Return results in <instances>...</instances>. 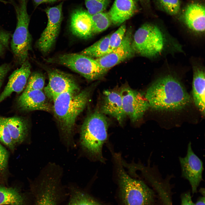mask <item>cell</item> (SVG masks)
I'll list each match as a JSON object with an SVG mask.
<instances>
[{"mask_svg": "<svg viewBox=\"0 0 205 205\" xmlns=\"http://www.w3.org/2000/svg\"><path fill=\"white\" fill-rule=\"evenodd\" d=\"M45 84L44 77L42 74L38 72L31 73L24 91L42 90Z\"/></svg>", "mask_w": 205, "mask_h": 205, "instance_id": "obj_27", "label": "cell"}, {"mask_svg": "<svg viewBox=\"0 0 205 205\" xmlns=\"http://www.w3.org/2000/svg\"><path fill=\"white\" fill-rule=\"evenodd\" d=\"M91 90L69 91L59 95L53 101V111L66 144H73L72 134L76 120L88 102Z\"/></svg>", "mask_w": 205, "mask_h": 205, "instance_id": "obj_2", "label": "cell"}, {"mask_svg": "<svg viewBox=\"0 0 205 205\" xmlns=\"http://www.w3.org/2000/svg\"><path fill=\"white\" fill-rule=\"evenodd\" d=\"M14 6L17 18L16 27L11 42V50L16 63L21 65L27 60L32 49V38L28 30L30 17L27 10L28 0H10Z\"/></svg>", "mask_w": 205, "mask_h": 205, "instance_id": "obj_4", "label": "cell"}, {"mask_svg": "<svg viewBox=\"0 0 205 205\" xmlns=\"http://www.w3.org/2000/svg\"><path fill=\"white\" fill-rule=\"evenodd\" d=\"M4 120L16 146L22 143L28 133L29 126L27 121L18 116L4 117Z\"/></svg>", "mask_w": 205, "mask_h": 205, "instance_id": "obj_22", "label": "cell"}, {"mask_svg": "<svg viewBox=\"0 0 205 205\" xmlns=\"http://www.w3.org/2000/svg\"><path fill=\"white\" fill-rule=\"evenodd\" d=\"M181 205H194L189 192L182 194L181 198Z\"/></svg>", "mask_w": 205, "mask_h": 205, "instance_id": "obj_34", "label": "cell"}, {"mask_svg": "<svg viewBox=\"0 0 205 205\" xmlns=\"http://www.w3.org/2000/svg\"><path fill=\"white\" fill-rule=\"evenodd\" d=\"M138 10L137 0H115L107 13L111 23L119 26L132 17Z\"/></svg>", "mask_w": 205, "mask_h": 205, "instance_id": "obj_17", "label": "cell"}, {"mask_svg": "<svg viewBox=\"0 0 205 205\" xmlns=\"http://www.w3.org/2000/svg\"><path fill=\"white\" fill-rule=\"evenodd\" d=\"M46 61L65 66L90 80L102 77L108 71L102 67L95 59L80 53L60 55Z\"/></svg>", "mask_w": 205, "mask_h": 205, "instance_id": "obj_8", "label": "cell"}, {"mask_svg": "<svg viewBox=\"0 0 205 205\" xmlns=\"http://www.w3.org/2000/svg\"><path fill=\"white\" fill-rule=\"evenodd\" d=\"M87 11L92 15L104 12L110 2V0H84Z\"/></svg>", "mask_w": 205, "mask_h": 205, "instance_id": "obj_28", "label": "cell"}, {"mask_svg": "<svg viewBox=\"0 0 205 205\" xmlns=\"http://www.w3.org/2000/svg\"><path fill=\"white\" fill-rule=\"evenodd\" d=\"M115 155L124 205H150L153 199L152 190L142 181L130 177L123 168L120 155Z\"/></svg>", "mask_w": 205, "mask_h": 205, "instance_id": "obj_6", "label": "cell"}, {"mask_svg": "<svg viewBox=\"0 0 205 205\" xmlns=\"http://www.w3.org/2000/svg\"><path fill=\"white\" fill-rule=\"evenodd\" d=\"M48 99L42 90L24 91L17 99V107L24 112L36 110L50 112L52 109Z\"/></svg>", "mask_w": 205, "mask_h": 205, "instance_id": "obj_14", "label": "cell"}, {"mask_svg": "<svg viewBox=\"0 0 205 205\" xmlns=\"http://www.w3.org/2000/svg\"><path fill=\"white\" fill-rule=\"evenodd\" d=\"M11 68V66L9 64L4 63L0 65V89L5 77Z\"/></svg>", "mask_w": 205, "mask_h": 205, "instance_id": "obj_33", "label": "cell"}, {"mask_svg": "<svg viewBox=\"0 0 205 205\" xmlns=\"http://www.w3.org/2000/svg\"><path fill=\"white\" fill-rule=\"evenodd\" d=\"M21 65L9 77L8 83L0 95V103L13 92L19 94L25 89L31 73V65L28 60Z\"/></svg>", "mask_w": 205, "mask_h": 205, "instance_id": "obj_15", "label": "cell"}, {"mask_svg": "<svg viewBox=\"0 0 205 205\" xmlns=\"http://www.w3.org/2000/svg\"><path fill=\"white\" fill-rule=\"evenodd\" d=\"M205 197L204 196L201 197L194 204V205H205Z\"/></svg>", "mask_w": 205, "mask_h": 205, "instance_id": "obj_37", "label": "cell"}, {"mask_svg": "<svg viewBox=\"0 0 205 205\" xmlns=\"http://www.w3.org/2000/svg\"><path fill=\"white\" fill-rule=\"evenodd\" d=\"M120 93L126 115L132 122H136L149 107L147 101L140 93L128 87L122 88Z\"/></svg>", "mask_w": 205, "mask_h": 205, "instance_id": "obj_12", "label": "cell"}, {"mask_svg": "<svg viewBox=\"0 0 205 205\" xmlns=\"http://www.w3.org/2000/svg\"><path fill=\"white\" fill-rule=\"evenodd\" d=\"M66 205H101L88 194L77 187L70 186Z\"/></svg>", "mask_w": 205, "mask_h": 205, "instance_id": "obj_23", "label": "cell"}, {"mask_svg": "<svg viewBox=\"0 0 205 205\" xmlns=\"http://www.w3.org/2000/svg\"><path fill=\"white\" fill-rule=\"evenodd\" d=\"M35 7H37L40 4L44 3H53L58 0H32Z\"/></svg>", "mask_w": 205, "mask_h": 205, "instance_id": "obj_35", "label": "cell"}, {"mask_svg": "<svg viewBox=\"0 0 205 205\" xmlns=\"http://www.w3.org/2000/svg\"><path fill=\"white\" fill-rule=\"evenodd\" d=\"M132 40L135 52L142 56L153 58L160 54L165 44V38L160 28L150 23L142 25L136 31Z\"/></svg>", "mask_w": 205, "mask_h": 205, "instance_id": "obj_7", "label": "cell"}, {"mask_svg": "<svg viewBox=\"0 0 205 205\" xmlns=\"http://www.w3.org/2000/svg\"><path fill=\"white\" fill-rule=\"evenodd\" d=\"M70 28L75 35L83 38H89L93 34L91 15L83 9L75 10L71 15Z\"/></svg>", "mask_w": 205, "mask_h": 205, "instance_id": "obj_19", "label": "cell"}, {"mask_svg": "<svg viewBox=\"0 0 205 205\" xmlns=\"http://www.w3.org/2000/svg\"><path fill=\"white\" fill-rule=\"evenodd\" d=\"M143 7L148 9L150 7V0H138Z\"/></svg>", "mask_w": 205, "mask_h": 205, "instance_id": "obj_36", "label": "cell"}, {"mask_svg": "<svg viewBox=\"0 0 205 205\" xmlns=\"http://www.w3.org/2000/svg\"><path fill=\"white\" fill-rule=\"evenodd\" d=\"M0 142L10 149L13 150L16 146L4 120L0 116Z\"/></svg>", "mask_w": 205, "mask_h": 205, "instance_id": "obj_29", "label": "cell"}, {"mask_svg": "<svg viewBox=\"0 0 205 205\" xmlns=\"http://www.w3.org/2000/svg\"><path fill=\"white\" fill-rule=\"evenodd\" d=\"M110 35L108 34L81 51L80 54L92 58H98L107 54Z\"/></svg>", "mask_w": 205, "mask_h": 205, "instance_id": "obj_24", "label": "cell"}, {"mask_svg": "<svg viewBox=\"0 0 205 205\" xmlns=\"http://www.w3.org/2000/svg\"><path fill=\"white\" fill-rule=\"evenodd\" d=\"M52 167L32 187L30 194L33 205H60L67 194L61 184L59 171Z\"/></svg>", "mask_w": 205, "mask_h": 205, "instance_id": "obj_5", "label": "cell"}, {"mask_svg": "<svg viewBox=\"0 0 205 205\" xmlns=\"http://www.w3.org/2000/svg\"><path fill=\"white\" fill-rule=\"evenodd\" d=\"M145 98L156 110H180L188 105L190 97L181 83L168 75L157 79L148 89Z\"/></svg>", "mask_w": 205, "mask_h": 205, "instance_id": "obj_1", "label": "cell"}, {"mask_svg": "<svg viewBox=\"0 0 205 205\" xmlns=\"http://www.w3.org/2000/svg\"><path fill=\"white\" fill-rule=\"evenodd\" d=\"M108 126L104 114L96 111L86 118L81 128L82 147L90 155L102 162L104 161L102 148L107 139Z\"/></svg>", "mask_w": 205, "mask_h": 205, "instance_id": "obj_3", "label": "cell"}, {"mask_svg": "<svg viewBox=\"0 0 205 205\" xmlns=\"http://www.w3.org/2000/svg\"><path fill=\"white\" fill-rule=\"evenodd\" d=\"M9 153L7 150L0 143V174L6 171L8 166Z\"/></svg>", "mask_w": 205, "mask_h": 205, "instance_id": "obj_31", "label": "cell"}, {"mask_svg": "<svg viewBox=\"0 0 205 205\" xmlns=\"http://www.w3.org/2000/svg\"><path fill=\"white\" fill-rule=\"evenodd\" d=\"M155 2L159 10L170 15H176L180 11L181 0H155Z\"/></svg>", "mask_w": 205, "mask_h": 205, "instance_id": "obj_26", "label": "cell"}, {"mask_svg": "<svg viewBox=\"0 0 205 205\" xmlns=\"http://www.w3.org/2000/svg\"><path fill=\"white\" fill-rule=\"evenodd\" d=\"M0 205H33L31 197L18 188L0 184Z\"/></svg>", "mask_w": 205, "mask_h": 205, "instance_id": "obj_20", "label": "cell"}, {"mask_svg": "<svg viewBox=\"0 0 205 205\" xmlns=\"http://www.w3.org/2000/svg\"><path fill=\"white\" fill-rule=\"evenodd\" d=\"M63 2L45 10L48 19L47 26L36 42V46L43 53L51 49L58 35L62 19Z\"/></svg>", "mask_w": 205, "mask_h": 205, "instance_id": "obj_9", "label": "cell"}, {"mask_svg": "<svg viewBox=\"0 0 205 205\" xmlns=\"http://www.w3.org/2000/svg\"><path fill=\"white\" fill-rule=\"evenodd\" d=\"M48 83L44 88L48 98L53 101L60 94L67 92L79 91L77 85L70 75L57 69L48 72Z\"/></svg>", "mask_w": 205, "mask_h": 205, "instance_id": "obj_10", "label": "cell"}, {"mask_svg": "<svg viewBox=\"0 0 205 205\" xmlns=\"http://www.w3.org/2000/svg\"><path fill=\"white\" fill-rule=\"evenodd\" d=\"M179 160L182 177L189 182L192 193L196 192L202 180L203 164L201 160L193 151L190 142L188 144L186 156L179 157Z\"/></svg>", "mask_w": 205, "mask_h": 205, "instance_id": "obj_11", "label": "cell"}, {"mask_svg": "<svg viewBox=\"0 0 205 205\" xmlns=\"http://www.w3.org/2000/svg\"><path fill=\"white\" fill-rule=\"evenodd\" d=\"M93 22V34L103 32L110 26L111 23L107 13L100 12L91 15Z\"/></svg>", "mask_w": 205, "mask_h": 205, "instance_id": "obj_25", "label": "cell"}, {"mask_svg": "<svg viewBox=\"0 0 205 205\" xmlns=\"http://www.w3.org/2000/svg\"><path fill=\"white\" fill-rule=\"evenodd\" d=\"M0 179H1V178H0Z\"/></svg>", "mask_w": 205, "mask_h": 205, "instance_id": "obj_38", "label": "cell"}, {"mask_svg": "<svg viewBox=\"0 0 205 205\" xmlns=\"http://www.w3.org/2000/svg\"><path fill=\"white\" fill-rule=\"evenodd\" d=\"M131 30L126 31L120 45L111 52L95 60L104 68L108 70L115 65L132 57L135 53L132 46Z\"/></svg>", "mask_w": 205, "mask_h": 205, "instance_id": "obj_13", "label": "cell"}, {"mask_svg": "<svg viewBox=\"0 0 205 205\" xmlns=\"http://www.w3.org/2000/svg\"><path fill=\"white\" fill-rule=\"evenodd\" d=\"M103 94L99 112L114 118L122 125L126 116L123 110L120 92L106 90Z\"/></svg>", "mask_w": 205, "mask_h": 205, "instance_id": "obj_16", "label": "cell"}, {"mask_svg": "<svg viewBox=\"0 0 205 205\" xmlns=\"http://www.w3.org/2000/svg\"><path fill=\"white\" fill-rule=\"evenodd\" d=\"M205 72L202 68L196 67L193 70L192 96L194 103L203 115L205 114Z\"/></svg>", "mask_w": 205, "mask_h": 205, "instance_id": "obj_21", "label": "cell"}, {"mask_svg": "<svg viewBox=\"0 0 205 205\" xmlns=\"http://www.w3.org/2000/svg\"><path fill=\"white\" fill-rule=\"evenodd\" d=\"M10 37V34L9 32L0 30V56L8 48Z\"/></svg>", "mask_w": 205, "mask_h": 205, "instance_id": "obj_32", "label": "cell"}, {"mask_svg": "<svg viewBox=\"0 0 205 205\" xmlns=\"http://www.w3.org/2000/svg\"><path fill=\"white\" fill-rule=\"evenodd\" d=\"M126 32V25L125 24H122L116 31L110 35L109 48L107 54L112 52L120 45Z\"/></svg>", "mask_w": 205, "mask_h": 205, "instance_id": "obj_30", "label": "cell"}, {"mask_svg": "<svg viewBox=\"0 0 205 205\" xmlns=\"http://www.w3.org/2000/svg\"><path fill=\"white\" fill-rule=\"evenodd\" d=\"M205 6L198 2H192L187 5L182 14L183 21L192 31L202 33L205 31Z\"/></svg>", "mask_w": 205, "mask_h": 205, "instance_id": "obj_18", "label": "cell"}]
</instances>
